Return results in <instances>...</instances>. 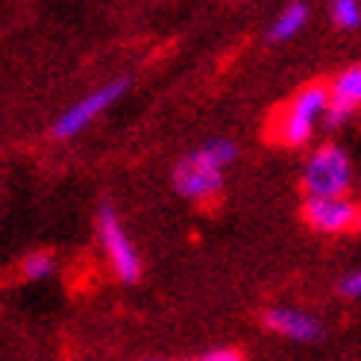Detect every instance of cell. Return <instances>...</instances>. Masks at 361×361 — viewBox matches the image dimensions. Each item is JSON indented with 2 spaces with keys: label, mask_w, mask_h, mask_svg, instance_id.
<instances>
[{
  "label": "cell",
  "mask_w": 361,
  "mask_h": 361,
  "mask_svg": "<svg viewBox=\"0 0 361 361\" xmlns=\"http://www.w3.org/2000/svg\"><path fill=\"white\" fill-rule=\"evenodd\" d=\"M238 159V144L232 138H209L197 150L185 153L173 165L171 183L179 197L191 203H212L224 191V171Z\"/></svg>",
  "instance_id": "cell-1"
},
{
  "label": "cell",
  "mask_w": 361,
  "mask_h": 361,
  "mask_svg": "<svg viewBox=\"0 0 361 361\" xmlns=\"http://www.w3.org/2000/svg\"><path fill=\"white\" fill-rule=\"evenodd\" d=\"M329 112V85L326 82H309L302 85L294 97L270 121V135L282 147H305L312 144L320 126H326Z\"/></svg>",
  "instance_id": "cell-2"
},
{
  "label": "cell",
  "mask_w": 361,
  "mask_h": 361,
  "mask_svg": "<svg viewBox=\"0 0 361 361\" xmlns=\"http://www.w3.org/2000/svg\"><path fill=\"white\" fill-rule=\"evenodd\" d=\"M300 183L305 197H350L355 185V165L338 141L317 144V147L305 156Z\"/></svg>",
  "instance_id": "cell-3"
},
{
  "label": "cell",
  "mask_w": 361,
  "mask_h": 361,
  "mask_svg": "<svg viewBox=\"0 0 361 361\" xmlns=\"http://www.w3.org/2000/svg\"><path fill=\"white\" fill-rule=\"evenodd\" d=\"M97 241L106 252V262H109L112 274L133 285L141 279V259H138V250L135 244L130 241V232L123 229L121 218L112 212V209H100L97 214Z\"/></svg>",
  "instance_id": "cell-4"
},
{
  "label": "cell",
  "mask_w": 361,
  "mask_h": 361,
  "mask_svg": "<svg viewBox=\"0 0 361 361\" xmlns=\"http://www.w3.org/2000/svg\"><path fill=\"white\" fill-rule=\"evenodd\" d=\"M126 92V80H118V82H106L100 88H94V92H88L82 100H77L74 106H68V109L53 121L50 133L53 138L59 141H68V138H77L82 130H88L109 106Z\"/></svg>",
  "instance_id": "cell-5"
},
{
  "label": "cell",
  "mask_w": 361,
  "mask_h": 361,
  "mask_svg": "<svg viewBox=\"0 0 361 361\" xmlns=\"http://www.w3.org/2000/svg\"><path fill=\"white\" fill-rule=\"evenodd\" d=\"M302 221L320 235H344L358 229V203L353 197H305Z\"/></svg>",
  "instance_id": "cell-6"
},
{
  "label": "cell",
  "mask_w": 361,
  "mask_h": 361,
  "mask_svg": "<svg viewBox=\"0 0 361 361\" xmlns=\"http://www.w3.org/2000/svg\"><path fill=\"white\" fill-rule=\"evenodd\" d=\"M262 323L267 332L294 341V344H314L323 338V320L300 305H270L262 314Z\"/></svg>",
  "instance_id": "cell-7"
},
{
  "label": "cell",
  "mask_w": 361,
  "mask_h": 361,
  "mask_svg": "<svg viewBox=\"0 0 361 361\" xmlns=\"http://www.w3.org/2000/svg\"><path fill=\"white\" fill-rule=\"evenodd\" d=\"M329 85V112H326V126L338 130L344 126L355 112H361V62L338 71Z\"/></svg>",
  "instance_id": "cell-8"
},
{
  "label": "cell",
  "mask_w": 361,
  "mask_h": 361,
  "mask_svg": "<svg viewBox=\"0 0 361 361\" xmlns=\"http://www.w3.org/2000/svg\"><path fill=\"white\" fill-rule=\"evenodd\" d=\"M305 24H309V6H305L302 0H294V4L282 6L274 21H270L267 39L270 42H291L305 30Z\"/></svg>",
  "instance_id": "cell-9"
},
{
  "label": "cell",
  "mask_w": 361,
  "mask_h": 361,
  "mask_svg": "<svg viewBox=\"0 0 361 361\" xmlns=\"http://www.w3.org/2000/svg\"><path fill=\"white\" fill-rule=\"evenodd\" d=\"M53 270H56V259H53L50 250H32L21 262V276L27 282H42V279L53 276Z\"/></svg>",
  "instance_id": "cell-10"
},
{
  "label": "cell",
  "mask_w": 361,
  "mask_h": 361,
  "mask_svg": "<svg viewBox=\"0 0 361 361\" xmlns=\"http://www.w3.org/2000/svg\"><path fill=\"white\" fill-rule=\"evenodd\" d=\"M329 18L338 30L353 32L361 27V0H332Z\"/></svg>",
  "instance_id": "cell-11"
},
{
  "label": "cell",
  "mask_w": 361,
  "mask_h": 361,
  "mask_svg": "<svg viewBox=\"0 0 361 361\" xmlns=\"http://www.w3.org/2000/svg\"><path fill=\"white\" fill-rule=\"evenodd\" d=\"M338 294L347 300H361V267L350 270V274L338 282Z\"/></svg>",
  "instance_id": "cell-12"
},
{
  "label": "cell",
  "mask_w": 361,
  "mask_h": 361,
  "mask_svg": "<svg viewBox=\"0 0 361 361\" xmlns=\"http://www.w3.org/2000/svg\"><path fill=\"white\" fill-rule=\"evenodd\" d=\"M200 361H244V355L238 350H232V347H218V350L200 355Z\"/></svg>",
  "instance_id": "cell-13"
},
{
  "label": "cell",
  "mask_w": 361,
  "mask_h": 361,
  "mask_svg": "<svg viewBox=\"0 0 361 361\" xmlns=\"http://www.w3.org/2000/svg\"><path fill=\"white\" fill-rule=\"evenodd\" d=\"M358 229H361V206H358Z\"/></svg>",
  "instance_id": "cell-14"
},
{
  "label": "cell",
  "mask_w": 361,
  "mask_h": 361,
  "mask_svg": "<svg viewBox=\"0 0 361 361\" xmlns=\"http://www.w3.org/2000/svg\"><path fill=\"white\" fill-rule=\"evenodd\" d=\"M188 361H200V358H188Z\"/></svg>",
  "instance_id": "cell-15"
}]
</instances>
